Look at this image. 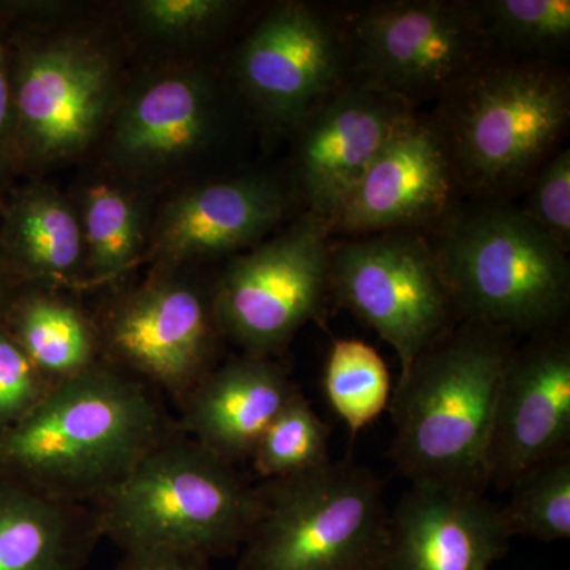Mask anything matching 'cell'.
<instances>
[{
	"mask_svg": "<svg viewBox=\"0 0 570 570\" xmlns=\"http://www.w3.org/2000/svg\"><path fill=\"white\" fill-rule=\"evenodd\" d=\"M326 400L351 433H360L390 407L387 363L365 341L336 340L324 370Z\"/></svg>",
	"mask_w": 570,
	"mask_h": 570,
	"instance_id": "cb8c5ba5",
	"label": "cell"
},
{
	"mask_svg": "<svg viewBox=\"0 0 570 570\" xmlns=\"http://www.w3.org/2000/svg\"><path fill=\"white\" fill-rule=\"evenodd\" d=\"M91 505L102 538L126 554L208 562L242 549L257 490L178 428Z\"/></svg>",
	"mask_w": 570,
	"mask_h": 570,
	"instance_id": "3957f363",
	"label": "cell"
},
{
	"mask_svg": "<svg viewBox=\"0 0 570 570\" xmlns=\"http://www.w3.org/2000/svg\"><path fill=\"white\" fill-rule=\"evenodd\" d=\"M411 118L409 100L373 81L330 94L317 105L302 121L305 127L296 153V176L311 213L330 224Z\"/></svg>",
	"mask_w": 570,
	"mask_h": 570,
	"instance_id": "4fadbf2b",
	"label": "cell"
},
{
	"mask_svg": "<svg viewBox=\"0 0 570 570\" xmlns=\"http://www.w3.org/2000/svg\"><path fill=\"white\" fill-rule=\"evenodd\" d=\"M116 570H212L208 562L167 554H126Z\"/></svg>",
	"mask_w": 570,
	"mask_h": 570,
	"instance_id": "4dcf8cb0",
	"label": "cell"
},
{
	"mask_svg": "<svg viewBox=\"0 0 570 570\" xmlns=\"http://www.w3.org/2000/svg\"><path fill=\"white\" fill-rule=\"evenodd\" d=\"M328 426L302 392L266 428L250 461L258 478L277 480L306 474L328 463Z\"/></svg>",
	"mask_w": 570,
	"mask_h": 570,
	"instance_id": "d4e9b609",
	"label": "cell"
},
{
	"mask_svg": "<svg viewBox=\"0 0 570 570\" xmlns=\"http://www.w3.org/2000/svg\"><path fill=\"white\" fill-rule=\"evenodd\" d=\"M236 69L250 100L273 122L291 126L335 89L340 48L324 18L305 3L288 2L258 22Z\"/></svg>",
	"mask_w": 570,
	"mask_h": 570,
	"instance_id": "5bb4252c",
	"label": "cell"
},
{
	"mask_svg": "<svg viewBox=\"0 0 570 570\" xmlns=\"http://www.w3.org/2000/svg\"><path fill=\"white\" fill-rule=\"evenodd\" d=\"M513 348L510 333L466 318L400 377L389 407L392 455L411 483L489 485L494 404Z\"/></svg>",
	"mask_w": 570,
	"mask_h": 570,
	"instance_id": "7a4b0ae2",
	"label": "cell"
},
{
	"mask_svg": "<svg viewBox=\"0 0 570 570\" xmlns=\"http://www.w3.org/2000/svg\"><path fill=\"white\" fill-rule=\"evenodd\" d=\"M328 223L314 213L239 255L213 292L220 335L245 354L272 356L324 307L330 281Z\"/></svg>",
	"mask_w": 570,
	"mask_h": 570,
	"instance_id": "52a82bcc",
	"label": "cell"
},
{
	"mask_svg": "<svg viewBox=\"0 0 570 570\" xmlns=\"http://www.w3.org/2000/svg\"><path fill=\"white\" fill-rule=\"evenodd\" d=\"M10 239L29 277L66 287L80 283L86 269L81 219L62 195L47 189L26 195L11 216Z\"/></svg>",
	"mask_w": 570,
	"mask_h": 570,
	"instance_id": "7402d4cb",
	"label": "cell"
},
{
	"mask_svg": "<svg viewBox=\"0 0 570 570\" xmlns=\"http://www.w3.org/2000/svg\"><path fill=\"white\" fill-rule=\"evenodd\" d=\"M154 392L105 360L58 382L0 434V471L48 497L94 504L178 431Z\"/></svg>",
	"mask_w": 570,
	"mask_h": 570,
	"instance_id": "6da1fadb",
	"label": "cell"
},
{
	"mask_svg": "<svg viewBox=\"0 0 570 570\" xmlns=\"http://www.w3.org/2000/svg\"><path fill=\"white\" fill-rule=\"evenodd\" d=\"M255 490L236 570H382L389 515L370 469L328 461Z\"/></svg>",
	"mask_w": 570,
	"mask_h": 570,
	"instance_id": "277c9868",
	"label": "cell"
},
{
	"mask_svg": "<svg viewBox=\"0 0 570 570\" xmlns=\"http://www.w3.org/2000/svg\"><path fill=\"white\" fill-rule=\"evenodd\" d=\"M463 81L452 111L456 164L478 189L517 186L568 127V82L539 66L475 69Z\"/></svg>",
	"mask_w": 570,
	"mask_h": 570,
	"instance_id": "8992f818",
	"label": "cell"
},
{
	"mask_svg": "<svg viewBox=\"0 0 570 570\" xmlns=\"http://www.w3.org/2000/svg\"><path fill=\"white\" fill-rule=\"evenodd\" d=\"M6 307V281H3L2 269H0V314Z\"/></svg>",
	"mask_w": 570,
	"mask_h": 570,
	"instance_id": "d6a6232c",
	"label": "cell"
},
{
	"mask_svg": "<svg viewBox=\"0 0 570 570\" xmlns=\"http://www.w3.org/2000/svg\"><path fill=\"white\" fill-rule=\"evenodd\" d=\"M6 326H0V434L21 422L52 387Z\"/></svg>",
	"mask_w": 570,
	"mask_h": 570,
	"instance_id": "f1b7e54d",
	"label": "cell"
},
{
	"mask_svg": "<svg viewBox=\"0 0 570 570\" xmlns=\"http://www.w3.org/2000/svg\"><path fill=\"white\" fill-rule=\"evenodd\" d=\"M299 392L272 356L217 365L181 403L179 431L227 463L250 460L266 428Z\"/></svg>",
	"mask_w": 570,
	"mask_h": 570,
	"instance_id": "e0dca14e",
	"label": "cell"
},
{
	"mask_svg": "<svg viewBox=\"0 0 570 570\" xmlns=\"http://www.w3.org/2000/svg\"><path fill=\"white\" fill-rule=\"evenodd\" d=\"M100 539L91 504L48 497L0 471V570H85Z\"/></svg>",
	"mask_w": 570,
	"mask_h": 570,
	"instance_id": "ffe728a7",
	"label": "cell"
},
{
	"mask_svg": "<svg viewBox=\"0 0 570 570\" xmlns=\"http://www.w3.org/2000/svg\"><path fill=\"white\" fill-rule=\"evenodd\" d=\"M510 538L527 535L540 542L570 538V453H561L521 475L512 498L501 509Z\"/></svg>",
	"mask_w": 570,
	"mask_h": 570,
	"instance_id": "484cf974",
	"label": "cell"
},
{
	"mask_svg": "<svg viewBox=\"0 0 570 570\" xmlns=\"http://www.w3.org/2000/svg\"><path fill=\"white\" fill-rule=\"evenodd\" d=\"M11 111V86L7 71L6 51L0 41V168L6 160L7 135H9Z\"/></svg>",
	"mask_w": 570,
	"mask_h": 570,
	"instance_id": "1f68e13d",
	"label": "cell"
},
{
	"mask_svg": "<svg viewBox=\"0 0 570 570\" xmlns=\"http://www.w3.org/2000/svg\"><path fill=\"white\" fill-rule=\"evenodd\" d=\"M9 324L10 335L52 384L104 362L96 326L80 307L55 292L22 296L11 306Z\"/></svg>",
	"mask_w": 570,
	"mask_h": 570,
	"instance_id": "44dd1931",
	"label": "cell"
},
{
	"mask_svg": "<svg viewBox=\"0 0 570 570\" xmlns=\"http://www.w3.org/2000/svg\"><path fill=\"white\" fill-rule=\"evenodd\" d=\"M287 209L281 187L262 176L195 187L160 214L153 255L168 266L234 253L272 230Z\"/></svg>",
	"mask_w": 570,
	"mask_h": 570,
	"instance_id": "ac0fdd59",
	"label": "cell"
},
{
	"mask_svg": "<svg viewBox=\"0 0 570 570\" xmlns=\"http://www.w3.org/2000/svg\"><path fill=\"white\" fill-rule=\"evenodd\" d=\"M510 539L482 491L411 483L389 517L382 570H490Z\"/></svg>",
	"mask_w": 570,
	"mask_h": 570,
	"instance_id": "9a60e30c",
	"label": "cell"
},
{
	"mask_svg": "<svg viewBox=\"0 0 570 570\" xmlns=\"http://www.w3.org/2000/svg\"><path fill=\"white\" fill-rule=\"evenodd\" d=\"M99 335L108 363L178 404L217 366L213 295L178 276L154 277L122 296Z\"/></svg>",
	"mask_w": 570,
	"mask_h": 570,
	"instance_id": "9c48e42d",
	"label": "cell"
},
{
	"mask_svg": "<svg viewBox=\"0 0 570 570\" xmlns=\"http://www.w3.org/2000/svg\"><path fill=\"white\" fill-rule=\"evenodd\" d=\"M570 346L540 333L513 348L499 384L489 449V483L512 489L531 469L568 452Z\"/></svg>",
	"mask_w": 570,
	"mask_h": 570,
	"instance_id": "8fae6325",
	"label": "cell"
},
{
	"mask_svg": "<svg viewBox=\"0 0 570 570\" xmlns=\"http://www.w3.org/2000/svg\"><path fill=\"white\" fill-rule=\"evenodd\" d=\"M373 82L409 99L463 81L478 69L483 31L466 11L444 2H395L367 11L358 24Z\"/></svg>",
	"mask_w": 570,
	"mask_h": 570,
	"instance_id": "7c38bea8",
	"label": "cell"
},
{
	"mask_svg": "<svg viewBox=\"0 0 570 570\" xmlns=\"http://www.w3.org/2000/svg\"><path fill=\"white\" fill-rule=\"evenodd\" d=\"M112 88L110 59L86 41L55 39L31 48L11 91L26 148L41 163L88 148L110 111Z\"/></svg>",
	"mask_w": 570,
	"mask_h": 570,
	"instance_id": "30bf717a",
	"label": "cell"
},
{
	"mask_svg": "<svg viewBox=\"0 0 570 570\" xmlns=\"http://www.w3.org/2000/svg\"><path fill=\"white\" fill-rule=\"evenodd\" d=\"M80 219L86 269L94 283L115 281L137 262L142 245L140 206L121 187H88Z\"/></svg>",
	"mask_w": 570,
	"mask_h": 570,
	"instance_id": "603a6c76",
	"label": "cell"
},
{
	"mask_svg": "<svg viewBox=\"0 0 570 570\" xmlns=\"http://www.w3.org/2000/svg\"><path fill=\"white\" fill-rule=\"evenodd\" d=\"M235 9L227 0H138L129 3L135 21L145 31L163 39L186 40L205 36Z\"/></svg>",
	"mask_w": 570,
	"mask_h": 570,
	"instance_id": "83f0119b",
	"label": "cell"
},
{
	"mask_svg": "<svg viewBox=\"0 0 570 570\" xmlns=\"http://www.w3.org/2000/svg\"><path fill=\"white\" fill-rule=\"evenodd\" d=\"M452 178L441 134L412 116L330 220V234L396 232L431 223L448 212Z\"/></svg>",
	"mask_w": 570,
	"mask_h": 570,
	"instance_id": "2e32d148",
	"label": "cell"
},
{
	"mask_svg": "<svg viewBox=\"0 0 570 570\" xmlns=\"http://www.w3.org/2000/svg\"><path fill=\"white\" fill-rule=\"evenodd\" d=\"M330 281L344 306L376 330L400 360V377L452 322L436 250L420 236L384 232L330 249Z\"/></svg>",
	"mask_w": 570,
	"mask_h": 570,
	"instance_id": "ba28073f",
	"label": "cell"
},
{
	"mask_svg": "<svg viewBox=\"0 0 570 570\" xmlns=\"http://www.w3.org/2000/svg\"><path fill=\"white\" fill-rule=\"evenodd\" d=\"M480 11L489 24L483 32L513 50H543L570 36L569 0H494Z\"/></svg>",
	"mask_w": 570,
	"mask_h": 570,
	"instance_id": "4316f807",
	"label": "cell"
},
{
	"mask_svg": "<svg viewBox=\"0 0 570 570\" xmlns=\"http://www.w3.org/2000/svg\"><path fill=\"white\" fill-rule=\"evenodd\" d=\"M436 257L453 306L469 321L540 335L568 313V257L523 212L487 206L460 217Z\"/></svg>",
	"mask_w": 570,
	"mask_h": 570,
	"instance_id": "5b68a950",
	"label": "cell"
},
{
	"mask_svg": "<svg viewBox=\"0 0 570 570\" xmlns=\"http://www.w3.org/2000/svg\"><path fill=\"white\" fill-rule=\"evenodd\" d=\"M528 217L562 250L570 245V151L540 168L531 186Z\"/></svg>",
	"mask_w": 570,
	"mask_h": 570,
	"instance_id": "f546056e",
	"label": "cell"
},
{
	"mask_svg": "<svg viewBox=\"0 0 570 570\" xmlns=\"http://www.w3.org/2000/svg\"><path fill=\"white\" fill-rule=\"evenodd\" d=\"M213 97L194 71H170L127 99L112 129V151L134 167H163L204 145L212 130Z\"/></svg>",
	"mask_w": 570,
	"mask_h": 570,
	"instance_id": "d6986e66",
	"label": "cell"
}]
</instances>
